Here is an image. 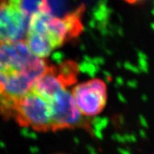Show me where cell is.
Here are the masks:
<instances>
[{
  "label": "cell",
  "instance_id": "7a4b0ae2",
  "mask_svg": "<svg viewBox=\"0 0 154 154\" xmlns=\"http://www.w3.org/2000/svg\"><path fill=\"white\" fill-rule=\"evenodd\" d=\"M83 5L64 17L51 12L47 0H40L29 16L25 43L36 57L45 59L59 47L76 38L83 32Z\"/></svg>",
  "mask_w": 154,
  "mask_h": 154
},
{
  "label": "cell",
  "instance_id": "3957f363",
  "mask_svg": "<svg viewBox=\"0 0 154 154\" xmlns=\"http://www.w3.org/2000/svg\"><path fill=\"white\" fill-rule=\"evenodd\" d=\"M13 117L21 127L37 131H53L50 102L32 89L17 103Z\"/></svg>",
  "mask_w": 154,
  "mask_h": 154
},
{
  "label": "cell",
  "instance_id": "9c48e42d",
  "mask_svg": "<svg viewBox=\"0 0 154 154\" xmlns=\"http://www.w3.org/2000/svg\"><path fill=\"white\" fill-rule=\"evenodd\" d=\"M54 154H67V153H54Z\"/></svg>",
  "mask_w": 154,
  "mask_h": 154
},
{
  "label": "cell",
  "instance_id": "8992f818",
  "mask_svg": "<svg viewBox=\"0 0 154 154\" xmlns=\"http://www.w3.org/2000/svg\"><path fill=\"white\" fill-rule=\"evenodd\" d=\"M107 86L100 79L79 83L72 90V95L79 110L85 117H93L103 111L107 103Z\"/></svg>",
  "mask_w": 154,
  "mask_h": 154
},
{
  "label": "cell",
  "instance_id": "ba28073f",
  "mask_svg": "<svg viewBox=\"0 0 154 154\" xmlns=\"http://www.w3.org/2000/svg\"><path fill=\"white\" fill-rule=\"evenodd\" d=\"M124 1L128 2V3H130V4H135V3H138V2H143L145 0H124Z\"/></svg>",
  "mask_w": 154,
  "mask_h": 154
},
{
  "label": "cell",
  "instance_id": "5b68a950",
  "mask_svg": "<svg viewBox=\"0 0 154 154\" xmlns=\"http://www.w3.org/2000/svg\"><path fill=\"white\" fill-rule=\"evenodd\" d=\"M53 131L71 128H89L87 118L79 111L72 93L68 89L61 91L50 101Z\"/></svg>",
  "mask_w": 154,
  "mask_h": 154
},
{
  "label": "cell",
  "instance_id": "6da1fadb",
  "mask_svg": "<svg viewBox=\"0 0 154 154\" xmlns=\"http://www.w3.org/2000/svg\"><path fill=\"white\" fill-rule=\"evenodd\" d=\"M48 68L24 41L0 43V116L13 117L19 100L29 92Z\"/></svg>",
  "mask_w": 154,
  "mask_h": 154
},
{
  "label": "cell",
  "instance_id": "277c9868",
  "mask_svg": "<svg viewBox=\"0 0 154 154\" xmlns=\"http://www.w3.org/2000/svg\"><path fill=\"white\" fill-rule=\"evenodd\" d=\"M29 19L24 0H0V43L24 41Z\"/></svg>",
  "mask_w": 154,
  "mask_h": 154
},
{
  "label": "cell",
  "instance_id": "52a82bcc",
  "mask_svg": "<svg viewBox=\"0 0 154 154\" xmlns=\"http://www.w3.org/2000/svg\"><path fill=\"white\" fill-rule=\"evenodd\" d=\"M77 74L78 67L73 61H65L57 66H48L35 83L32 90L49 101L58 92L74 84Z\"/></svg>",
  "mask_w": 154,
  "mask_h": 154
}]
</instances>
